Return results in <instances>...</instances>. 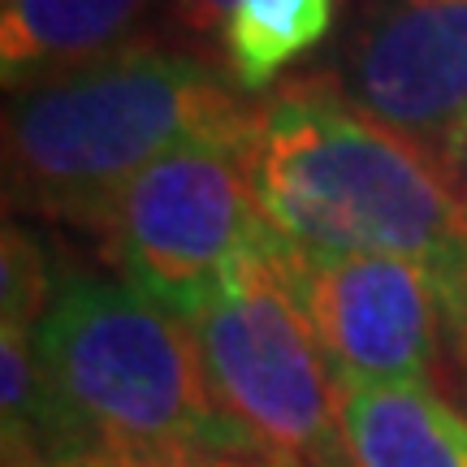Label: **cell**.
<instances>
[{"mask_svg":"<svg viewBox=\"0 0 467 467\" xmlns=\"http://www.w3.org/2000/svg\"><path fill=\"white\" fill-rule=\"evenodd\" d=\"M260 96L169 35L96 57L5 96V208L96 230L169 151L247 143Z\"/></svg>","mask_w":467,"mask_h":467,"instance_id":"2","label":"cell"},{"mask_svg":"<svg viewBox=\"0 0 467 467\" xmlns=\"http://www.w3.org/2000/svg\"><path fill=\"white\" fill-rule=\"evenodd\" d=\"M441 169H446L454 195H459V200H463V208H467V121L459 126V134L451 139V148L441 151Z\"/></svg>","mask_w":467,"mask_h":467,"instance_id":"14","label":"cell"},{"mask_svg":"<svg viewBox=\"0 0 467 467\" xmlns=\"http://www.w3.org/2000/svg\"><path fill=\"white\" fill-rule=\"evenodd\" d=\"M342 0H238L217 31V66L247 96H265L290 66L334 35Z\"/></svg>","mask_w":467,"mask_h":467,"instance_id":"10","label":"cell"},{"mask_svg":"<svg viewBox=\"0 0 467 467\" xmlns=\"http://www.w3.org/2000/svg\"><path fill=\"white\" fill-rule=\"evenodd\" d=\"M238 0H165V35L169 39H208L221 31Z\"/></svg>","mask_w":467,"mask_h":467,"instance_id":"12","label":"cell"},{"mask_svg":"<svg viewBox=\"0 0 467 467\" xmlns=\"http://www.w3.org/2000/svg\"><path fill=\"white\" fill-rule=\"evenodd\" d=\"M342 433L355 467H467V411L433 385H347Z\"/></svg>","mask_w":467,"mask_h":467,"instance_id":"9","label":"cell"},{"mask_svg":"<svg viewBox=\"0 0 467 467\" xmlns=\"http://www.w3.org/2000/svg\"><path fill=\"white\" fill-rule=\"evenodd\" d=\"M96 467H268V463L230 451H191V454H161V459H130V463H96Z\"/></svg>","mask_w":467,"mask_h":467,"instance_id":"13","label":"cell"},{"mask_svg":"<svg viewBox=\"0 0 467 467\" xmlns=\"http://www.w3.org/2000/svg\"><path fill=\"white\" fill-rule=\"evenodd\" d=\"M35 359L66 463L247 454L217 411L191 325L113 273L66 268L35 329Z\"/></svg>","mask_w":467,"mask_h":467,"instance_id":"3","label":"cell"},{"mask_svg":"<svg viewBox=\"0 0 467 467\" xmlns=\"http://www.w3.org/2000/svg\"><path fill=\"white\" fill-rule=\"evenodd\" d=\"M91 238L121 282L191 320L277 234L260 208L243 143H191L143 169Z\"/></svg>","mask_w":467,"mask_h":467,"instance_id":"5","label":"cell"},{"mask_svg":"<svg viewBox=\"0 0 467 467\" xmlns=\"http://www.w3.org/2000/svg\"><path fill=\"white\" fill-rule=\"evenodd\" d=\"M151 35H165V0H5L0 78L22 91Z\"/></svg>","mask_w":467,"mask_h":467,"instance_id":"8","label":"cell"},{"mask_svg":"<svg viewBox=\"0 0 467 467\" xmlns=\"http://www.w3.org/2000/svg\"><path fill=\"white\" fill-rule=\"evenodd\" d=\"M186 325L243 451L268 467H355L342 389L290 285L282 238L247 255Z\"/></svg>","mask_w":467,"mask_h":467,"instance_id":"4","label":"cell"},{"mask_svg":"<svg viewBox=\"0 0 467 467\" xmlns=\"http://www.w3.org/2000/svg\"><path fill=\"white\" fill-rule=\"evenodd\" d=\"M66 268L57 265L52 243L26 221L5 217V238H0V325L17 329H39L48 312L57 285Z\"/></svg>","mask_w":467,"mask_h":467,"instance_id":"11","label":"cell"},{"mask_svg":"<svg viewBox=\"0 0 467 467\" xmlns=\"http://www.w3.org/2000/svg\"><path fill=\"white\" fill-rule=\"evenodd\" d=\"M325 69L355 113L441 161L467 121V0H355Z\"/></svg>","mask_w":467,"mask_h":467,"instance_id":"7","label":"cell"},{"mask_svg":"<svg viewBox=\"0 0 467 467\" xmlns=\"http://www.w3.org/2000/svg\"><path fill=\"white\" fill-rule=\"evenodd\" d=\"M243 151L282 243L317 255H394L433 273L454 394L467 399V208L441 161L355 113L329 69L265 91Z\"/></svg>","mask_w":467,"mask_h":467,"instance_id":"1","label":"cell"},{"mask_svg":"<svg viewBox=\"0 0 467 467\" xmlns=\"http://www.w3.org/2000/svg\"><path fill=\"white\" fill-rule=\"evenodd\" d=\"M5 467H96V463H52V459H35V454H14Z\"/></svg>","mask_w":467,"mask_h":467,"instance_id":"15","label":"cell"},{"mask_svg":"<svg viewBox=\"0 0 467 467\" xmlns=\"http://www.w3.org/2000/svg\"><path fill=\"white\" fill-rule=\"evenodd\" d=\"M285 273L337 389L433 385L454 394L446 303L424 265L394 255H317L285 243Z\"/></svg>","mask_w":467,"mask_h":467,"instance_id":"6","label":"cell"}]
</instances>
